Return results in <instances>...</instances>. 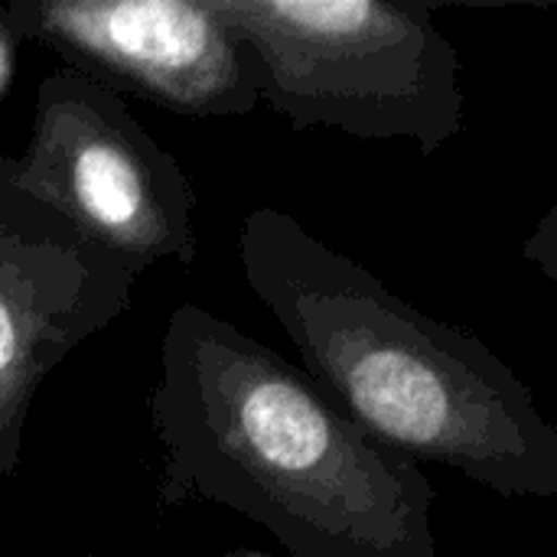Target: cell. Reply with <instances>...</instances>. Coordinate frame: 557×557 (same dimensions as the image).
<instances>
[{
	"instance_id": "obj_1",
	"label": "cell",
	"mask_w": 557,
	"mask_h": 557,
	"mask_svg": "<svg viewBox=\"0 0 557 557\" xmlns=\"http://www.w3.org/2000/svg\"><path fill=\"white\" fill-rule=\"evenodd\" d=\"M150 424L163 506H225L294 557H441L418 463L199 304L166 320Z\"/></svg>"
},
{
	"instance_id": "obj_8",
	"label": "cell",
	"mask_w": 557,
	"mask_h": 557,
	"mask_svg": "<svg viewBox=\"0 0 557 557\" xmlns=\"http://www.w3.org/2000/svg\"><path fill=\"white\" fill-rule=\"evenodd\" d=\"M222 557H271L264 552H255V548H235V552H225Z\"/></svg>"
},
{
	"instance_id": "obj_6",
	"label": "cell",
	"mask_w": 557,
	"mask_h": 557,
	"mask_svg": "<svg viewBox=\"0 0 557 557\" xmlns=\"http://www.w3.org/2000/svg\"><path fill=\"white\" fill-rule=\"evenodd\" d=\"M137 277L52 209L0 186V476L20 463L46 375L131 307Z\"/></svg>"
},
{
	"instance_id": "obj_3",
	"label": "cell",
	"mask_w": 557,
	"mask_h": 557,
	"mask_svg": "<svg viewBox=\"0 0 557 557\" xmlns=\"http://www.w3.org/2000/svg\"><path fill=\"white\" fill-rule=\"evenodd\" d=\"M251 49L261 104L300 131L408 140L463 131L457 46L421 0H212Z\"/></svg>"
},
{
	"instance_id": "obj_7",
	"label": "cell",
	"mask_w": 557,
	"mask_h": 557,
	"mask_svg": "<svg viewBox=\"0 0 557 557\" xmlns=\"http://www.w3.org/2000/svg\"><path fill=\"white\" fill-rule=\"evenodd\" d=\"M16 46H20V36L13 33L7 13H3V3H0V98L7 91V85L13 82V65H16Z\"/></svg>"
},
{
	"instance_id": "obj_5",
	"label": "cell",
	"mask_w": 557,
	"mask_h": 557,
	"mask_svg": "<svg viewBox=\"0 0 557 557\" xmlns=\"http://www.w3.org/2000/svg\"><path fill=\"white\" fill-rule=\"evenodd\" d=\"M20 39L114 95L183 117H242L261 108L251 49L212 0H7Z\"/></svg>"
},
{
	"instance_id": "obj_2",
	"label": "cell",
	"mask_w": 557,
	"mask_h": 557,
	"mask_svg": "<svg viewBox=\"0 0 557 557\" xmlns=\"http://www.w3.org/2000/svg\"><path fill=\"white\" fill-rule=\"evenodd\" d=\"M238 261L304 372L379 444L506 499L557 496V431L480 336L408 304L284 209L245 215Z\"/></svg>"
},
{
	"instance_id": "obj_4",
	"label": "cell",
	"mask_w": 557,
	"mask_h": 557,
	"mask_svg": "<svg viewBox=\"0 0 557 557\" xmlns=\"http://www.w3.org/2000/svg\"><path fill=\"white\" fill-rule=\"evenodd\" d=\"M0 186L42 202L134 271L196 261L186 170L121 95L69 65L39 82L23 150L0 153Z\"/></svg>"
}]
</instances>
